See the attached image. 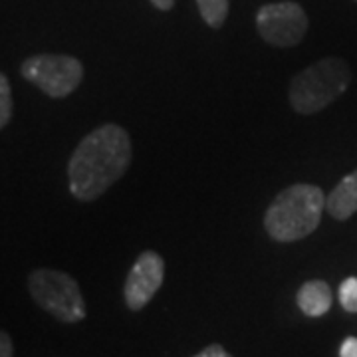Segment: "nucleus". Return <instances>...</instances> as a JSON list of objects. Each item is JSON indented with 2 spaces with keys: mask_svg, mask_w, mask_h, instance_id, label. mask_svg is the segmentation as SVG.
Segmentation results:
<instances>
[{
  "mask_svg": "<svg viewBox=\"0 0 357 357\" xmlns=\"http://www.w3.org/2000/svg\"><path fill=\"white\" fill-rule=\"evenodd\" d=\"M133 159L131 137L117 123L89 131L68 161L70 192L82 203H91L128 173Z\"/></svg>",
  "mask_w": 357,
  "mask_h": 357,
  "instance_id": "nucleus-1",
  "label": "nucleus"
},
{
  "mask_svg": "<svg viewBox=\"0 0 357 357\" xmlns=\"http://www.w3.org/2000/svg\"><path fill=\"white\" fill-rule=\"evenodd\" d=\"M324 211L326 195L318 185L296 183L268 204L264 230L276 243H296L318 229Z\"/></svg>",
  "mask_w": 357,
  "mask_h": 357,
  "instance_id": "nucleus-2",
  "label": "nucleus"
},
{
  "mask_svg": "<svg viewBox=\"0 0 357 357\" xmlns=\"http://www.w3.org/2000/svg\"><path fill=\"white\" fill-rule=\"evenodd\" d=\"M351 84V68L342 58H324L298 72L290 82L288 100L296 114L314 115L326 109Z\"/></svg>",
  "mask_w": 357,
  "mask_h": 357,
  "instance_id": "nucleus-3",
  "label": "nucleus"
},
{
  "mask_svg": "<svg viewBox=\"0 0 357 357\" xmlns=\"http://www.w3.org/2000/svg\"><path fill=\"white\" fill-rule=\"evenodd\" d=\"M28 290L42 310L64 324H77L88 314L79 284L66 272L38 268L28 276Z\"/></svg>",
  "mask_w": 357,
  "mask_h": 357,
  "instance_id": "nucleus-4",
  "label": "nucleus"
},
{
  "mask_svg": "<svg viewBox=\"0 0 357 357\" xmlns=\"http://www.w3.org/2000/svg\"><path fill=\"white\" fill-rule=\"evenodd\" d=\"M20 74L46 96L62 100L82 84L84 64L66 54H36L20 64Z\"/></svg>",
  "mask_w": 357,
  "mask_h": 357,
  "instance_id": "nucleus-5",
  "label": "nucleus"
},
{
  "mask_svg": "<svg viewBox=\"0 0 357 357\" xmlns=\"http://www.w3.org/2000/svg\"><path fill=\"white\" fill-rule=\"evenodd\" d=\"M306 10L292 0L264 4L256 13V28L262 40L276 48L298 46L307 32Z\"/></svg>",
  "mask_w": 357,
  "mask_h": 357,
  "instance_id": "nucleus-6",
  "label": "nucleus"
},
{
  "mask_svg": "<svg viewBox=\"0 0 357 357\" xmlns=\"http://www.w3.org/2000/svg\"><path fill=\"white\" fill-rule=\"evenodd\" d=\"M163 280H165V260L161 258V255L153 250L141 252L129 270L123 286V298L129 310L139 312L147 306L163 286Z\"/></svg>",
  "mask_w": 357,
  "mask_h": 357,
  "instance_id": "nucleus-7",
  "label": "nucleus"
},
{
  "mask_svg": "<svg viewBox=\"0 0 357 357\" xmlns=\"http://www.w3.org/2000/svg\"><path fill=\"white\" fill-rule=\"evenodd\" d=\"M298 307L307 318H321L330 312L333 304V292L330 284L324 280H307L296 294Z\"/></svg>",
  "mask_w": 357,
  "mask_h": 357,
  "instance_id": "nucleus-8",
  "label": "nucleus"
},
{
  "mask_svg": "<svg viewBox=\"0 0 357 357\" xmlns=\"http://www.w3.org/2000/svg\"><path fill=\"white\" fill-rule=\"evenodd\" d=\"M326 211L335 220H347L357 213V169L345 175L326 197Z\"/></svg>",
  "mask_w": 357,
  "mask_h": 357,
  "instance_id": "nucleus-9",
  "label": "nucleus"
},
{
  "mask_svg": "<svg viewBox=\"0 0 357 357\" xmlns=\"http://www.w3.org/2000/svg\"><path fill=\"white\" fill-rule=\"evenodd\" d=\"M201 18L211 28H222L229 16V0H197Z\"/></svg>",
  "mask_w": 357,
  "mask_h": 357,
  "instance_id": "nucleus-10",
  "label": "nucleus"
},
{
  "mask_svg": "<svg viewBox=\"0 0 357 357\" xmlns=\"http://www.w3.org/2000/svg\"><path fill=\"white\" fill-rule=\"evenodd\" d=\"M13 88H10V79L6 74L0 72V131L8 126L10 117H13Z\"/></svg>",
  "mask_w": 357,
  "mask_h": 357,
  "instance_id": "nucleus-11",
  "label": "nucleus"
},
{
  "mask_svg": "<svg viewBox=\"0 0 357 357\" xmlns=\"http://www.w3.org/2000/svg\"><path fill=\"white\" fill-rule=\"evenodd\" d=\"M340 304L344 307L345 312L349 314H357V278L356 276H349L340 284Z\"/></svg>",
  "mask_w": 357,
  "mask_h": 357,
  "instance_id": "nucleus-12",
  "label": "nucleus"
},
{
  "mask_svg": "<svg viewBox=\"0 0 357 357\" xmlns=\"http://www.w3.org/2000/svg\"><path fill=\"white\" fill-rule=\"evenodd\" d=\"M192 357H232V356H230L229 351H227V349H225L220 344H211V345H206L203 351H199L197 356H192Z\"/></svg>",
  "mask_w": 357,
  "mask_h": 357,
  "instance_id": "nucleus-13",
  "label": "nucleus"
},
{
  "mask_svg": "<svg viewBox=\"0 0 357 357\" xmlns=\"http://www.w3.org/2000/svg\"><path fill=\"white\" fill-rule=\"evenodd\" d=\"M0 357H14V345L10 335L0 330Z\"/></svg>",
  "mask_w": 357,
  "mask_h": 357,
  "instance_id": "nucleus-14",
  "label": "nucleus"
},
{
  "mask_svg": "<svg viewBox=\"0 0 357 357\" xmlns=\"http://www.w3.org/2000/svg\"><path fill=\"white\" fill-rule=\"evenodd\" d=\"M340 357H357V337H345L340 345Z\"/></svg>",
  "mask_w": 357,
  "mask_h": 357,
  "instance_id": "nucleus-15",
  "label": "nucleus"
},
{
  "mask_svg": "<svg viewBox=\"0 0 357 357\" xmlns=\"http://www.w3.org/2000/svg\"><path fill=\"white\" fill-rule=\"evenodd\" d=\"M151 4H153L157 10H163V13H167V10H171V8H173L175 0H151Z\"/></svg>",
  "mask_w": 357,
  "mask_h": 357,
  "instance_id": "nucleus-16",
  "label": "nucleus"
},
{
  "mask_svg": "<svg viewBox=\"0 0 357 357\" xmlns=\"http://www.w3.org/2000/svg\"><path fill=\"white\" fill-rule=\"evenodd\" d=\"M356 2H357V0H356Z\"/></svg>",
  "mask_w": 357,
  "mask_h": 357,
  "instance_id": "nucleus-17",
  "label": "nucleus"
}]
</instances>
